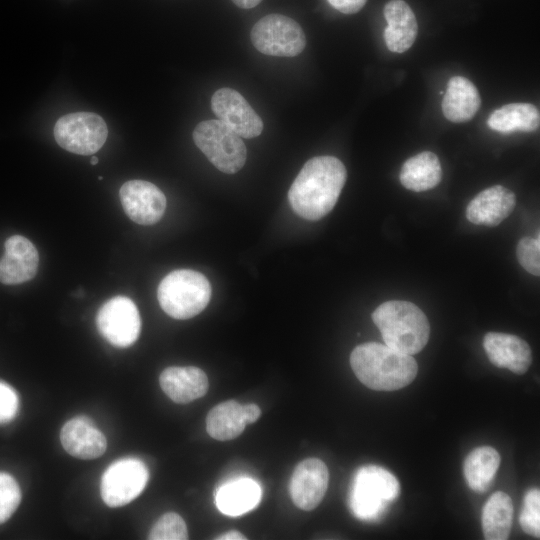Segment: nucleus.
I'll return each instance as SVG.
<instances>
[{
	"label": "nucleus",
	"mask_w": 540,
	"mask_h": 540,
	"mask_svg": "<svg viewBox=\"0 0 540 540\" xmlns=\"http://www.w3.org/2000/svg\"><path fill=\"white\" fill-rule=\"evenodd\" d=\"M515 194L501 185H494L478 193L466 208L467 219L476 225L494 227L514 210Z\"/></svg>",
	"instance_id": "nucleus-17"
},
{
	"label": "nucleus",
	"mask_w": 540,
	"mask_h": 540,
	"mask_svg": "<svg viewBox=\"0 0 540 540\" xmlns=\"http://www.w3.org/2000/svg\"><path fill=\"white\" fill-rule=\"evenodd\" d=\"M481 106V97L476 86L467 78L453 76L441 103L444 117L454 123L471 120Z\"/></svg>",
	"instance_id": "nucleus-20"
},
{
	"label": "nucleus",
	"mask_w": 540,
	"mask_h": 540,
	"mask_svg": "<svg viewBox=\"0 0 540 540\" xmlns=\"http://www.w3.org/2000/svg\"><path fill=\"white\" fill-rule=\"evenodd\" d=\"M157 298L163 311L172 318L189 319L208 305L211 285L200 272L178 269L161 280Z\"/></svg>",
	"instance_id": "nucleus-5"
},
{
	"label": "nucleus",
	"mask_w": 540,
	"mask_h": 540,
	"mask_svg": "<svg viewBox=\"0 0 540 540\" xmlns=\"http://www.w3.org/2000/svg\"><path fill=\"white\" fill-rule=\"evenodd\" d=\"M523 531L539 538L540 535V491L532 488L525 494L519 517Z\"/></svg>",
	"instance_id": "nucleus-28"
},
{
	"label": "nucleus",
	"mask_w": 540,
	"mask_h": 540,
	"mask_svg": "<svg viewBox=\"0 0 540 540\" xmlns=\"http://www.w3.org/2000/svg\"><path fill=\"white\" fill-rule=\"evenodd\" d=\"M328 481V468L322 460L308 458L301 461L290 480L289 492L292 501L302 510H313L322 501Z\"/></svg>",
	"instance_id": "nucleus-13"
},
{
	"label": "nucleus",
	"mask_w": 540,
	"mask_h": 540,
	"mask_svg": "<svg viewBox=\"0 0 540 540\" xmlns=\"http://www.w3.org/2000/svg\"><path fill=\"white\" fill-rule=\"evenodd\" d=\"M120 201L127 216L137 224L157 223L166 209L164 193L153 183L129 180L119 191Z\"/></svg>",
	"instance_id": "nucleus-12"
},
{
	"label": "nucleus",
	"mask_w": 540,
	"mask_h": 540,
	"mask_svg": "<svg viewBox=\"0 0 540 540\" xmlns=\"http://www.w3.org/2000/svg\"><path fill=\"white\" fill-rule=\"evenodd\" d=\"M21 501V490L17 481L9 474L0 472V524L6 522Z\"/></svg>",
	"instance_id": "nucleus-29"
},
{
	"label": "nucleus",
	"mask_w": 540,
	"mask_h": 540,
	"mask_svg": "<svg viewBox=\"0 0 540 540\" xmlns=\"http://www.w3.org/2000/svg\"><path fill=\"white\" fill-rule=\"evenodd\" d=\"M0 259V282L7 285L24 283L37 273L39 255L34 244L21 235L9 237Z\"/></svg>",
	"instance_id": "nucleus-14"
},
{
	"label": "nucleus",
	"mask_w": 540,
	"mask_h": 540,
	"mask_svg": "<svg viewBox=\"0 0 540 540\" xmlns=\"http://www.w3.org/2000/svg\"><path fill=\"white\" fill-rule=\"evenodd\" d=\"M188 531L183 518L174 512L163 514L149 532L150 540H185Z\"/></svg>",
	"instance_id": "nucleus-27"
},
{
	"label": "nucleus",
	"mask_w": 540,
	"mask_h": 540,
	"mask_svg": "<svg viewBox=\"0 0 540 540\" xmlns=\"http://www.w3.org/2000/svg\"><path fill=\"white\" fill-rule=\"evenodd\" d=\"M192 136L195 145L219 171L234 174L244 166L247 150L243 140L219 119L198 123Z\"/></svg>",
	"instance_id": "nucleus-6"
},
{
	"label": "nucleus",
	"mask_w": 540,
	"mask_h": 540,
	"mask_svg": "<svg viewBox=\"0 0 540 540\" xmlns=\"http://www.w3.org/2000/svg\"><path fill=\"white\" fill-rule=\"evenodd\" d=\"M159 383L163 392L180 404L201 398L208 390L207 375L194 366L168 367L160 374Z\"/></svg>",
	"instance_id": "nucleus-19"
},
{
	"label": "nucleus",
	"mask_w": 540,
	"mask_h": 540,
	"mask_svg": "<svg viewBox=\"0 0 540 540\" xmlns=\"http://www.w3.org/2000/svg\"><path fill=\"white\" fill-rule=\"evenodd\" d=\"M329 4L343 14H354L359 12L367 0H327Z\"/></svg>",
	"instance_id": "nucleus-32"
},
{
	"label": "nucleus",
	"mask_w": 540,
	"mask_h": 540,
	"mask_svg": "<svg viewBox=\"0 0 540 540\" xmlns=\"http://www.w3.org/2000/svg\"><path fill=\"white\" fill-rule=\"evenodd\" d=\"M399 492L400 484L391 472L376 465L362 466L351 483L349 507L358 519L377 521Z\"/></svg>",
	"instance_id": "nucleus-4"
},
{
	"label": "nucleus",
	"mask_w": 540,
	"mask_h": 540,
	"mask_svg": "<svg viewBox=\"0 0 540 540\" xmlns=\"http://www.w3.org/2000/svg\"><path fill=\"white\" fill-rule=\"evenodd\" d=\"M387 22L383 37L387 48L394 53H404L414 44L418 24L411 7L403 0H390L383 9Z\"/></svg>",
	"instance_id": "nucleus-18"
},
{
	"label": "nucleus",
	"mask_w": 540,
	"mask_h": 540,
	"mask_svg": "<svg viewBox=\"0 0 540 540\" xmlns=\"http://www.w3.org/2000/svg\"><path fill=\"white\" fill-rule=\"evenodd\" d=\"M487 125L500 133L536 131L540 125L539 109L531 103H509L494 110L487 119Z\"/></svg>",
	"instance_id": "nucleus-23"
},
{
	"label": "nucleus",
	"mask_w": 540,
	"mask_h": 540,
	"mask_svg": "<svg viewBox=\"0 0 540 540\" xmlns=\"http://www.w3.org/2000/svg\"><path fill=\"white\" fill-rule=\"evenodd\" d=\"M60 441L67 453L84 460L100 457L107 448L106 437L89 417L83 415L63 425Z\"/></svg>",
	"instance_id": "nucleus-15"
},
{
	"label": "nucleus",
	"mask_w": 540,
	"mask_h": 540,
	"mask_svg": "<svg viewBox=\"0 0 540 540\" xmlns=\"http://www.w3.org/2000/svg\"><path fill=\"white\" fill-rule=\"evenodd\" d=\"M148 479V469L141 460L137 458L117 460L102 475L101 497L109 507L124 506L141 494Z\"/></svg>",
	"instance_id": "nucleus-9"
},
{
	"label": "nucleus",
	"mask_w": 540,
	"mask_h": 540,
	"mask_svg": "<svg viewBox=\"0 0 540 540\" xmlns=\"http://www.w3.org/2000/svg\"><path fill=\"white\" fill-rule=\"evenodd\" d=\"M372 320L385 344L405 354L419 353L429 340V321L424 312L411 302H384L374 310Z\"/></svg>",
	"instance_id": "nucleus-3"
},
{
	"label": "nucleus",
	"mask_w": 540,
	"mask_h": 540,
	"mask_svg": "<svg viewBox=\"0 0 540 540\" xmlns=\"http://www.w3.org/2000/svg\"><path fill=\"white\" fill-rule=\"evenodd\" d=\"M483 347L493 365L516 374H524L532 363L530 346L516 335L488 332L483 338Z\"/></svg>",
	"instance_id": "nucleus-16"
},
{
	"label": "nucleus",
	"mask_w": 540,
	"mask_h": 540,
	"mask_svg": "<svg viewBox=\"0 0 540 540\" xmlns=\"http://www.w3.org/2000/svg\"><path fill=\"white\" fill-rule=\"evenodd\" d=\"M98 161H99V160H98V158H97L96 156H92V158H91V160H90V162H91L92 165H96V164L98 163Z\"/></svg>",
	"instance_id": "nucleus-36"
},
{
	"label": "nucleus",
	"mask_w": 540,
	"mask_h": 540,
	"mask_svg": "<svg viewBox=\"0 0 540 540\" xmlns=\"http://www.w3.org/2000/svg\"><path fill=\"white\" fill-rule=\"evenodd\" d=\"M481 519L485 539H507L513 520V503L510 496L502 491L493 493L483 507Z\"/></svg>",
	"instance_id": "nucleus-25"
},
{
	"label": "nucleus",
	"mask_w": 540,
	"mask_h": 540,
	"mask_svg": "<svg viewBox=\"0 0 540 540\" xmlns=\"http://www.w3.org/2000/svg\"><path fill=\"white\" fill-rule=\"evenodd\" d=\"M19 409V397L7 383L0 381V424L12 421Z\"/></svg>",
	"instance_id": "nucleus-31"
},
{
	"label": "nucleus",
	"mask_w": 540,
	"mask_h": 540,
	"mask_svg": "<svg viewBox=\"0 0 540 540\" xmlns=\"http://www.w3.org/2000/svg\"><path fill=\"white\" fill-rule=\"evenodd\" d=\"M501 457L496 449L481 446L472 450L464 461L463 471L470 489L475 492H485L491 485Z\"/></svg>",
	"instance_id": "nucleus-24"
},
{
	"label": "nucleus",
	"mask_w": 540,
	"mask_h": 540,
	"mask_svg": "<svg viewBox=\"0 0 540 540\" xmlns=\"http://www.w3.org/2000/svg\"><path fill=\"white\" fill-rule=\"evenodd\" d=\"M216 539H218V540H244V539H246V537L242 533H240L239 531L230 530V531L220 535Z\"/></svg>",
	"instance_id": "nucleus-34"
},
{
	"label": "nucleus",
	"mask_w": 540,
	"mask_h": 540,
	"mask_svg": "<svg viewBox=\"0 0 540 540\" xmlns=\"http://www.w3.org/2000/svg\"><path fill=\"white\" fill-rule=\"evenodd\" d=\"M96 325L99 333L113 346L129 347L138 339L141 318L135 303L126 296H115L98 310Z\"/></svg>",
	"instance_id": "nucleus-10"
},
{
	"label": "nucleus",
	"mask_w": 540,
	"mask_h": 540,
	"mask_svg": "<svg viewBox=\"0 0 540 540\" xmlns=\"http://www.w3.org/2000/svg\"><path fill=\"white\" fill-rule=\"evenodd\" d=\"M233 3L243 9H250L257 6L262 0H232Z\"/></svg>",
	"instance_id": "nucleus-35"
},
{
	"label": "nucleus",
	"mask_w": 540,
	"mask_h": 540,
	"mask_svg": "<svg viewBox=\"0 0 540 540\" xmlns=\"http://www.w3.org/2000/svg\"><path fill=\"white\" fill-rule=\"evenodd\" d=\"M250 37L253 46L269 56L294 57L306 46L301 26L281 14H269L261 18L253 26Z\"/></svg>",
	"instance_id": "nucleus-7"
},
{
	"label": "nucleus",
	"mask_w": 540,
	"mask_h": 540,
	"mask_svg": "<svg viewBox=\"0 0 540 540\" xmlns=\"http://www.w3.org/2000/svg\"><path fill=\"white\" fill-rule=\"evenodd\" d=\"M517 259L520 265L530 274L540 275V239L522 238L516 249Z\"/></svg>",
	"instance_id": "nucleus-30"
},
{
	"label": "nucleus",
	"mask_w": 540,
	"mask_h": 540,
	"mask_svg": "<svg viewBox=\"0 0 540 540\" xmlns=\"http://www.w3.org/2000/svg\"><path fill=\"white\" fill-rule=\"evenodd\" d=\"M246 424L242 416V405L235 400H227L214 406L206 418L208 434L220 441L238 437Z\"/></svg>",
	"instance_id": "nucleus-26"
},
{
	"label": "nucleus",
	"mask_w": 540,
	"mask_h": 540,
	"mask_svg": "<svg viewBox=\"0 0 540 540\" xmlns=\"http://www.w3.org/2000/svg\"><path fill=\"white\" fill-rule=\"evenodd\" d=\"M108 129L103 118L91 112L70 113L59 118L54 126V137L63 149L91 155L105 143Z\"/></svg>",
	"instance_id": "nucleus-8"
},
{
	"label": "nucleus",
	"mask_w": 540,
	"mask_h": 540,
	"mask_svg": "<svg viewBox=\"0 0 540 540\" xmlns=\"http://www.w3.org/2000/svg\"><path fill=\"white\" fill-rule=\"evenodd\" d=\"M350 365L359 381L376 391L399 390L409 385L418 372L412 355L376 342L356 346Z\"/></svg>",
	"instance_id": "nucleus-2"
},
{
	"label": "nucleus",
	"mask_w": 540,
	"mask_h": 540,
	"mask_svg": "<svg viewBox=\"0 0 540 540\" xmlns=\"http://www.w3.org/2000/svg\"><path fill=\"white\" fill-rule=\"evenodd\" d=\"M441 178V163L437 155L431 151H423L407 159L399 174L401 184L414 192L436 187Z\"/></svg>",
	"instance_id": "nucleus-22"
},
{
	"label": "nucleus",
	"mask_w": 540,
	"mask_h": 540,
	"mask_svg": "<svg viewBox=\"0 0 540 540\" xmlns=\"http://www.w3.org/2000/svg\"><path fill=\"white\" fill-rule=\"evenodd\" d=\"M262 490L251 478H238L221 486L215 496L217 508L225 515L240 516L254 509L260 502Z\"/></svg>",
	"instance_id": "nucleus-21"
},
{
	"label": "nucleus",
	"mask_w": 540,
	"mask_h": 540,
	"mask_svg": "<svg viewBox=\"0 0 540 540\" xmlns=\"http://www.w3.org/2000/svg\"><path fill=\"white\" fill-rule=\"evenodd\" d=\"M260 414L261 410L258 405L254 403L242 405V416L246 425L257 421Z\"/></svg>",
	"instance_id": "nucleus-33"
},
{
	"label": "nucleus",
	"mask_w": 540,
	"mask_h": 540,
	"mask_svg": "<svg viewBox=\"0 0 540 540\" xmlns=\"http://www.w3.org/2000/svg\"><path fill=\"white\" fill-rule=\"evenodd\" d=\"M346 178V168L338 158L316 156L309 159L288 191L292 209L307 220L323 218L334 208Z\"/></svg>",
	"instance_id": "nucleus-1"
},
{
	"label": "nucleus",
	"mask_w": 540,
	"mask_h": 540,
	"mask_svg": "<svg viewBox=\"0 0 540 540\" xmlns=\"http://www.w3.org/2000/svg\"><path fill=\"white\" fill-rule=\"evenodd\" d=\"M214 114L240 137L251 139L263 130V121L247 100L232 88H221L211 98Z\"/></svg>",
	"instance_id": "nucleus-11"
}]
</instances>
